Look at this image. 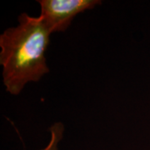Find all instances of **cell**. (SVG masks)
<instances>
[{
    "label": "cell",
    "mask_w": 150,
    "mask_h": 150,
    "mask_svg": "<svg viewBox=\"0 0 150 150\" xmlns=\"http://www.w3.org/2000/svg\"><path fill=\"white\" fill-rule=\"evenodd\" d=\"M17 27L8 28L0 35V64L6 91L18 95L25 85L38 82L49 73L46 51L52 33L42 17L26 13L18 18Z\"/></svg>",
    "instance_id": "6da1fadb"
},
{
    "label": "cell",
    "mask_w": 150,
    "mask_h": 150,
    "mask_svg": "<svg viewBox=\"0 0 150 150\" xmlns=\"http://www.w3.org/2000/svg\"><path fill=\"white\" fill-rule=\"evenodd\" d=\"M40 15L52 33L64 32L75 17L102 4L100 0H38Z\"/></svg>",
    "instance_id": "7a4b0ae2"
},
{
    "label": "cell",
    "mask_w": 150,
    "mask_h": 150,
    "mask_svg": "<svg viewBox=\"0 0 150 150\" xmlns=\"http://www.w3.org/2000/svg\"><path fill=\"white\" fill-rule=\"evenodd\" d=\"M49 132L51 134L50 141L48 145L40 150H59V144L63 139L64 133V125L61 122L54 123L50 128Z\"/></svg>",
    "instance_id": "3957f363"
}]
</instances>
